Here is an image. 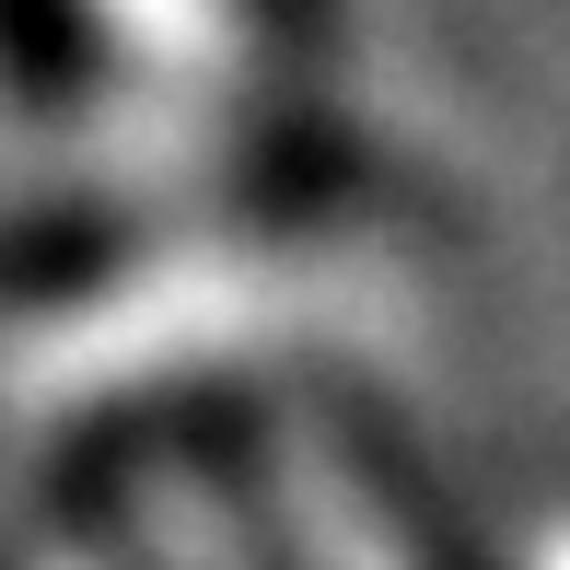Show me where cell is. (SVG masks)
<instances>
[{
    "label": "cell",
    "mask_w": 570,
    "mask_h": 570,
    "mask_svg": "<svg viewBox=\"0 0 570 570\" xmlns=\"http://www.w3.org/2000/svg\"><path fill=\"white\" fill-rule=\"evenodd\" d=\"M279 512H292L303 570H420V559H407V535L384 524V501H373L326 443H279Z\"/></svg>",
    "instance_id": "obj_2"
},
{
    "label": "cell",
    "mask_w": 570,
    "mask_h": 570,
    "mask_svg": "<svg viewBox=\"0 0 570 570\" xmlns=\"http://www.w3.org/2000/svg\"><path fill=\"white\" fill-rule=\"evenodd\" d=\"M36 570H106V559H94V548H70V535H47V548H36Z\"/></svg>",
    "instance_id": "obj_5"
},
{
    "label": "cell",
    "mask_w": 570,
    "mask_h": 570,
    "mask_svg": "<svg viewBox=\"0 0 570 570\" xmlns=\"http://www.w3.org/2000/svg\"><path fill=\"white\" fill-rule=\"evenodd\" d=\"M396 315H407V268L373 245H164L0 338V420L59 431L140 384L233 373V361L315 350V338H384Z\"/></svg>",
    "instance_id": "obj_1"
},
{
    "label": "cell",
    "mask_w": 570,
    "mask_h": 570,
    "mask_svg": "<svg viewBox=\"0 0 570 570\" xmlns=\"http://www.w3.org/2000/svg\"><path fill=\"white\" fill-rule=\"evenodd\" d=\"M512 570H570V501H548L524 535H512Z\"/></svg>",
    "instance_id": "obj_4"
},
{
    "label": "cell",
    "mask_w": 570,
    "mask_h": 570,
    "mask_svg": "<svg viewBox=\"0 0 570 570\" xmlns=\"http://www.w3.org/2000/svg\"><path fill=\"white\" fill-rule=\"evenodd\" d=\"M94 12L128 59L175 70V82H222L245 59V0H94Z\"/></svg>",
    "instance_id": "obj_3"
}]
</instances>
